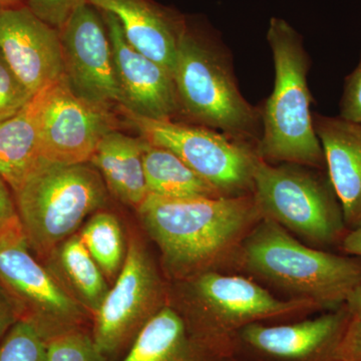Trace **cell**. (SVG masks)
Instances as JSON below:
<instances>
[{
  "instance_id": "1",
  "label": "cell",
  "mask_w": 361,
  "mask_h": 361,
  "mask_svg": "<svg viewBox=\"0 0 361 361\" xmlns=\"http://www.w3.org/2000/svg\"><path fill=\"white\" fill-rule=\"evenodd\" d=\"M137 211L160 251L164 269L176 282L235 259L262 219L252 194L187 199L149 194Z\"/></svg>"
},
{
  "instance_id": "2",
  "label": "cell",
  "mask_w": 361,
  "mask_h": 361,
  "mask_svg": "<svg viewBox=\"0 0 361 361\" xmlns=\"http://www.w3.org/2000/svg\"><path fill=\"white\" fill-rule=\"evenodd\" d=\"M235 260L254 276L311 301L318 310H336L361 282V260L312 248L282 226L261 219L240 246Z\"/></svg>"
},
{
  "instance_id": "3",
  "label": "cell",
  "mask_w": 361,
  "mask_h": 361,
  "mask_svg": "<svg viewBox=\"0 0 361 361\" xmlns=\"http://www.w3.org/2000/svg\"><path fill=\"white\" fill-rule=\"evenodd\" d=\"M169 303L178 310L195 341L226 358L233 339L247 325L318 310L304 299H279L249 278L207 271L177 281Z\"/></svg>"
},
{
  "instance_id": "4",
  "label": "cell",
  "mask_w": 361,
  "mask_h": 361,
  "mask_svg": "<svg viewBox=\"0 0 361 361\" xmlns=\"http://www.w3.org/2000/svg\"><path fill=\"white\" fill-rule=\"evenodd\" d=\"M267 40L275 84L261 114L263 134L256 147L257 155L270 164H298L320 170L325 159L310 113V59L302 37L288 21L272 18Z\"/></svg>"
},
{
  "instance_id": "5",
  "label": "cell",
  "mask_w": 361,
  "mask_h": 361,
  "mask_svg": "<svg viewBox=\"0 0 361 361\" xmlns=\"http://www.w3.org/2000/svg\"><path fill=\"white\" fill-rule=\"evenodd\" d=\"M30 250L44 262L108 200V188L92 165L42 161L13 192Z\"/></svg>"
},
{
  "instance_id": "6",
  "label": "cell",
  "mask_w": 361,
  "mask_h": 361,
  "mask_svg": "<svg viewBox=\"0 0 361 361\" xmlns=\"http://www.w3.org/2000/svg\"><path fill=\"white\" fill-rule=\"evenodd\" d=\"M173 78L180 111L240 141L258 137L261 114L238 90L225 52L185 26Z\"/></svg>"
},
{
  "instance_id": "7",
  "label": "cell",
  "mask_w": 361,
  "mask_h": 361,
  "mask_svg": "<svg viewBox=\"0 0 361 361\" xmlns=\"http://www.w3.org/2000/svg\"><path fill=\"white\" fill-rule=\"evenodd\" d=\"M298 164L273 165L258 158L253 198L262 219L277 223L315 246L346 234L343 213L329 178Z\"/></svg>"
},
{
  "instance_id": "8",
  "label": "cell",
  "mask_w": 361,
  "mask_h": 361,
  "mask_svg": "<svg viewBox=\"0 0 361 361\" xmlns=\"http://www.w3.org/2000/svg\"><path fill=\"white\" fill-rule=\"evenodd\" d=\"M0 285L45 342L92 329V316L56 281L30 250L20 218L0 230Z\"/></svg>"
},
{
  "instance_id": "9",
  "label": "cell",
  "mask_w": 361,
  "mask_h": 361,
  "mask_svg": "<svg viewBox=\"0 0 361 361\" xmlns=\"http://www.w3.org/2000/svg\"><path fill=\"white\" fill-rule=\"evenodd\" d=\"M120 111L147 142L170 149L222 196L253 193L259 157L250 142L205 128L145 118L121 106Z\"/></svg>"
},
{
  "instance_id": "10",
  "label": "cell",
  "mask_w": 361,
  "mask_h": 361,
  "mask_svg": "<svg viewBox=\"0 0 361 361\" xmlns=\"http://www.w3.org/2000/svg\"><path fill=\"white\" fill-rule=\"evenodd\" d=\"M169 304V289L144 243L132 236L125 262L101 308L92 334L108 361L121 360L147 323Z\"/></svg>"
},
{
  "instance_id": "11",
  "label": "cell",
  "mask_w": 361,
  "mask_h": 361,
  "mask_svg": "<svg viewBox=\"0 0 361 361\" xmlns=\"http://www.w3.org/2000/svg\"><path fill=\"white\" fill-rule=\"evenodd\" d=\"M63 77L80 99L111 110L123 104L113 49L101 11L80 6L59 30Z\"/></svg>"
},
{
  "instance_id": "12",
  "label": "cell",
  "mask_w": 361,
  "mask_h": 361,
  "mask_svg": "<svg viewBox=\"0 0 361 361\" xmlns=\"http://www.w3.org/2000/svg\"><path fill=\"white\" fill-rule=\"evenodd\" d=\"M111 110L85 102L65 77L49 85L40 115L42 160L59 165L90 163L104 135L116 130Z\"/></svg>"
},
{
  "instance_id": "13",
  "label": "cell",
  "mask_w": 361,
  "mask_h": 361,
  "mask_svg": "<svg viewBox=\"0 0 361 361\" xmlns=\"http://www.w3.org/2000/svg\"><path fill=\"white\" fill-rule=\"evenodd\" d=\"M0 52L32 94L63 78L59 30L26 6L0 9Z\"/></svg>"
},
{
  "instance_id": "14",
  "label": "cell",
  "mask_w": 361,
  "mask_h": 361,
  "mask_svg": "<svg viewBox=\"0 0 361 361\" xmlns=\"http://www.w3.org/2000/svg\"><path fill=\"white\" fill-rule=\"evenodd\" d=\"M101 13L108 30L116 75L122 90L121 108L153 120L172 121L180 111L172 73L128 42L114 14L106 11Z\"/></svg>"
},
{
  "instance_id": "15",
  "label": "cell",
  "mask_w": 361,
  "mask_h": 361,
  "mask_svg": "<svg viewBox=\"0 0 361 361\" xmlns=\"http://www.w3.org/2000/svg\"><path fill=\"white\" fill-rule=\"evenodd\" d=\"M350 315L343 306L314 319L285 325L252 323L238 337L249 348L282 361H330Z\"/></svg>"
},
{
  "instance_id": "16",
  "label": "cell",
  "mask_w": 361,
  "mask_h": 361,
  "mask_svg": "<svg viewBox=\"0 0 361 361\" xmlns=\"http://www.w3.org/2000/svg\"><path fill=\"white\" fill-rule=\"evenodd\" d=\"M313 125L346 229H357L361 227V125L322 115L314 116Z\"/></svg>"
},
{
  "instance_id": "17",
  "label": "cell",
  "mask_w": 361,
  "mask_h": 361,
  "mask_svg": "<svg viewBox=\"0 0 361 361\" xmlns=\"http://www.w3.org/2000/svg\"><path fill=\"white\" fill-rule=\"evenodd\" d=\"M87 4L114 14L128 42L173 75L184 20L149 0H87Z\"/></svg>"
},
{
  "instance_id": "18",
  "label": "cell",
  "mask_w": 361,
  "mask_h": 361,
  "mask_svg": "<svg viewBox=\"0 0 361 361\" xmlns=\"http://www.w3.org/2000/svg\"><path fill=\"white\" fill-rule=\"evenodd\" d=\"M146 140L113 130L97 145L90 165L118 201L137 209L149 195L144 170Z\"/></svg>"
},
{
  "instance_id": "19",
  "label": "cell",
  "mask_w": 361,
  "mask_h": 361,
  "mask_svg": "<svg viewBox=\"0 0 361 361\" xmlns=\"http://www.w3.org/2000/svg\"><path fill=\"white\" fill-rule=\"evenodd\" d=\"M195 341L184 318L170 303L142 329L120 361H223Z\"/></svg>"
},
{
  "instance_id": "20",
  "label": "cell",
  "mask_w": 361,
  "mask_h": 361,
  "mask_svg": "<svg viewBox=\"0 0 361 361\" xmlns=\"http://www.w3.org/2000/svg\"><path fill=\"white\" fill-rule=\"evenodd\" d=\"M49 87L35 94L16 115L0 123V177L13 192L44 161L39 148L40 115Z\"/></svg>"
},
{
  "instance_id": "21",
  "label": "cell",
  "mask_w": 361,
  "mask_h": 361,
  "mask_svg": "<svg viewBox=\"0 0 361 361\" xmlns=\"http://www.w3.org/2000/svg\"><path fill=\"white\" fill-rule=\"evenodd\" d=\"M42 263L63 288L94 318L110 288L80 234L73 235L59 244Z\"/></svg>"
},
{
  "instance_id": "22",
  "label": "cell",
  "mask_w": 361,
  "mask_h": 361,
  "mask_svg": "<svg viewBox=\"0 0 361 361\" xmlns=\"http://www.w3.org/2000/svg\"><path fill=\"white\" fill-rule=\"evenodd\" d=\"M144 170L149 194L172 199L224 197L170 149L147 141Z\"/></svg>"
},
{
  "instance_id": "23",
  "label": "cell",
  "mask_w": 361,
  "mask_h": 361,
  "mask_svg": "<svg viewBox=\"0 0 361 361\" xmlns=\"http://www.w3.org/2000/svg\"><path fill=\"white\" fill-rule=\"evenodd\" d=\"M80 237L106 281L115 282L127 254L122 226L116 216L104 211L94 214Z\"/></svg>"
},
{
  "instance_id": "24",
  "label": "cell",
  "mask_w": 361,
  "mask_h": 361,
  "mask_svg": "<svg viewBox=\"0 0 361 361\" xmlns=\"http://www.w3.org/2000/svg\"><path fill=\"white\" fill-rule=\"evenodd\" d=\"M0 361H47V342L30 322L20 320L0 341Z\"/></svg>"
},
{
  "instance_id": "25",
  "label": "cell",
  "mask_w": 361,
  "mask_h": 361,
  "mask_svg": "<svg viewBox=\"0 0 361 361\" xmlns=\"http://www.w3.org/2000/svg\"><path fill=\"white\" fill-rule=\"evenodd\" d=\"M47 361H108L97 348L92 329L73 330L47 342Z\"/></svg>"
},
{
  "instance_id": "26",
  "label": "cell",
  "mask_w": 361,
  "mask_h": 361,
  "mask_svg": "<svg viewBox=\"0 0 361 361\" xmlns=\"http://www.w3.org/2000/svg\"><path fill=\"white\" fill-rule=\"evenodd\" d=\"M33 96L0 52V123L23 110Z\"/></svg>"
},
{
  "instance_id": "27",
  "label": "cell",
  "mask_w": 361,
  "mask_h": 361,
  "mask_svg": "<svg viewBox=\"0 0 361 361\" xmlns=\"http://www.w3.org/2000/svg\"><path fill=\"white\" fill-rule=\"evenodd\" d=\"M87 4V0H27L26 6L47 25L61 30L71 16Z\"/></svg>"
},
{
  "instance_id": "28",
  "label": "cell",
  "mask_w": 361,
  "mask_h": 361,
  "mask_svg": "<svg viewBox=\"0 0 361 361\" xmlns=\"http://www.w3.org/2000/svg\"><path fill=\"white\" fill-rule=\"evenodd\" d=\"M339 108L341 118L361 125V56L357 66L345 78Z\"/></svg>"
},
{
  "instance_id": "29",
  "label": "cell",
  "mask_w": 361,
  "mask_h": 361,
  "mask_svg": "<svg viewBox=\"0 0 361 361\" xmlns=\"http://www.w3.org/2000/svg\"><path fill=\"white\" fill-rule=\"evenodd\" d=\"M330 361H361V322L350 318Z\"/></svg>"
},
{
  "instance_id": "30",
  "label": "cell",
  "mask_w": 361,
  "mask_h": 361,
  "mask_svg": "<svg viewBox=\"0 0 361 361\" xmlns=\"http://www.w3.org/2000/svg\"><path fill=\"white\" fill-rule=\"evenodd\" d=\"M20 314L13 299L0 285V341L8 332V330L20 322Z\"/></svg>"
},
{
  "instance_id": "31",
  "label": "cell",
  "mask_w": 361,
  "mask_h": 361,
  "mask_svg": "<svg viewBox=\"0 0 361 361\" xmlns=\"http://www.w3.org/2000/svg\"><path fill=\"white\" fill-rule=\"evenodd\" d=\"M18 218V214L13 190L6 180L0 177V230Z\"/></svg>"
},
{
  "instance_id": "32",
  "label": "cell",
  "mask_w": 361,
  "mask_h": 361,
  "mask_svg": "<svg viewBox=\"0 0 361 361\" xmlns=\"http://www.w3.org/2000/svg\"><path fill=\"white\" fill-rule=\"evenodd\" d=\"M341 246L345 253L361 257V227L346 233L341 240Z\"/></svg>"
},
{
  "instance_id": "33",
  "label": "cell",
  "mask_w": 361,
  "mask_h": 361,
  "mask_svg": "<svg viewBox=\"0 0 361 361\" xmlns=\"http://www.w3.org/2000/svg\"><path fill=\"white\" fill-rule=\"evenodd\" d=\"M344 307L348 311L351 319L361 322V282L349 294Z\"/></svg>"
},
{
  "instance_id": "34",
  "label": "cell",
  "mask_w": 361,
  "mask_h": 361,
  "mask_svg": "<svg viewBox=\"0 0 361 361\" xmlns=\"http://www.w3.org/2000/svg\"><path fill=\"white\" fill-rule=\"evenodd\" d=\"M21 0H0V9L20 6Z\"/></svg>"
},
{
  "instance_id": "35",
  "label": "cell",
  "mask_w": 361,
  "mask_h": 361,
  "mask_svg": "<svg viewBox=\"0 0 361 361\" xmlns=\"http://www.w3.org/2000/svg\"><path fill=\"white\" fill-rule=\"evenodd\" d=\"M223 361H226V360H223Z\"/></svg>"
}]
</instances>
